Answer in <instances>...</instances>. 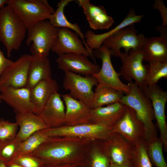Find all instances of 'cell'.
<instances>
[{"label":"cell","mask_w":167,"mask_h":167,"mask_svg":"<svg viewBox=\"0 0 167 167\" xmlns=\"http://www.w3.org/2000/svg\"><path fill=\"white\" fill-rule=\"evenodd\" d=\"M90 139L68 137H51L29 154L45 163L71 164L82 167L85 157L84 149Z\"/></svg>","instance_id":"obj_1"},{"label":"cell","mask_w":167,"mask_h":167,"mask_svg":"<svg viewBox=\"0 0 167 167\" xmlns=\"http://www.w3.org/2000/svg\"><path fill=\"white\" fill-rule=\"evenodd\" d=\"M128 85L130 92L123 95L119 102L134 110L137 118L144 126V139L148 144L158 138L153 122L155 118L151 102L135 82H129Z\"/></svg>","instance_id":"obj_2"},{"label":"cell","mask_w":167,"mask_h":167,"mask_svg":"<svg viewBox=\"0 0 167 167\" xmlns=\"http://www.w3.org/2000/svg\"><path fill=\"white\" fill-rule=\"evenodd\" d=\"M27 29L10 5L6 4L0 9V42L5 47L8 58L13 50L21 46Z\"/></svg>","instance_id":"obj_3"},{"label":"cell","mask_w":167,"mask_h":167,"mask_svg":"<svg viewBox=\"0 0 167 167\" xmlns=\"http://www.w3.org/2000/svg\"><path fill=\"white\" fill-rule=\"evenodd\" d=\"M6 4L27 28L49 20L55 11L47 0H8Z\"/></svg>","instance_id":"obj_4"},{"label":"cell","mask_w":167,"mask_h":167,"mask_svg":"<svg viewBox=\"0 0 167 167\" xmlns=\"http://www.w3.org/2000/svg\"><path fill=\"white\" fill-rule=\"evenodd\" d=\"M58 28L48 20L42 21L27 28L26 45L32 56L48 57L55 40Z\"/></svg>","instance_id":"obj_5"},{"label":"cell","mask_w":167,"mask_h":167,"mask_svg":"<svg viewBox=\"0 0 167 167\" xmlns=\"http://www.w3.org/2000/svg\"><path fill=\"white\" fill-rule=\"evenodd\" d=\"M111 127L93 123L74 126L63 125L42 130L50 137H68L86 139L92 141L100 140L107 138L111 134Z\"/></svg>","instance_id":"obj_6"},{"label":"cell","mask_w":167,"mask_h":167,"mask_svg":"<svg viewBox=\"0 0 167 167\" xmlns=\"http://www.w3.org/2000/svg\"><path fill=\"white\" fill-rule=\"evenodd\" d=\"M119 57L122 66L119 73L125 80L130 82L134 80L143 91L147 87L146 78L148 65L143 64L144 55L142 49L131 50L128 53H121Z\"/></svg>","instance_id":"obj_7"},{"label":"cell","mask_w":167,"mask_h":167,"mask_svg":"<svg viewBox=\"0 0 167 167\" xmlns=\"http://www.w3.org/2000/svg\"><path fill=\"white\" fill-rule=\"evenodd\" d=\"M134 24L121 29L106 39L103 45L109 50L111 55L119 57L123 48L125 52L143 48L146 38L143 34H137Z\"/></svg>","instance_id":"obj_8"},{"label":"cell","mask_w":167,"mask_h":167,"mask_svg":"<svg viewBox=\"0 0 167 167\" xmlns=\"http://www.w3.org/2000/svg\"><path fill=\"white\" fill-rule=\"evenodd\" d=\"M92 52L94 57L101 59L102 62L99 71L93 75L96 79L98 85L110 87L123 94H128L130 92V88L128 84L121 81L119 73L114 68L109 49L102 45Z\"/></svg>","instance_id":"obj_9"},{"label":"cell","mask_w":167,"mask_h":167,"mask_svg":"<svg viewBox=\"0 0 167 167\" xmlns=\"http://www.w3.org/2000/svg\"><path fill=\"white\" fill-rule=\"evenodd\" d=\"M63 86L69 90V94L72 98L82 101L91 109L94 92L92 88L98 84L93 76H81L69 71H65Z\"/></svg>","instance_id":"obj_10"},{"label":"cell","mask_w":167,"mask_h":167,"mask_svg":"<svg viewBox=\"0 0 167 167\" xmlns=\"http://www.w3.org/2000/svg\"><path fill=\"white\" fill-rule=\"evenodd\" d=\"M98 141L97 145L111 163L122 164L131 160L134 145L120 135L111 133L106 139Z\"/></svg>","instance_id":"obj_11"},{"label":"cell","mask_w":167,"mask_h":167,"mask_svg":"<svg viewBox=\"0 0 167 167\" xmlns=\"http://www.w3.org/2000/svg\"><path fill=\"white\" fill-rule=\"evenodd\" d=\"M110 132L120 135L134 145L145 139L144 126L137 118L134 110L126 106L123 114L111 127Z\"/></svg>","instance_id":"obj_12"},{"label":"cell","mask_w":167,"mask_h":167,"mask_svg":"<svg viewBox=\"0 0 167 167\" xmlns=\"http://www.w3.org/2000/svg\"><path fill=\"white\" fill-rule=\"evenodd\" d=\"M32 58V55H23L4 71L0 76L1 92L10 87H25Z\"/></svg>","instance_id":"obj_13"},{"label":"cell","mask_w":167,"mask_h":167,"mask_svg":"<svg viewBox=\"0 0 167 167\" xmlns=\"http://www.w3.org/2000/svg\"><path fill=\"white\" fill-rule=\"evenodd\" d=\"M143 91L151 102L160 132L159 138L162 143L163 149L167 152V124L165 109L167 101V92L157 85L148 86Z\"/></svg>","instance_id":"obj_14"},{"label":"cell","mask_w":167,"mask_h":167,"mask_svg":"<svg viewBox=\"0 0 167 167\" xmlns=\"http://www.w3.org/2000/svg\"><path fill=\"white\" fill-rule=\"evenodd\" d=\"M75 32L66 28H58L57 35L51 51L58 56L70 53L91 55Z\"/></svg>","instance_id":"obj_15"},{"label":"cell","mask_w":167,"mask_h":167,"mask_svg":"<svg viewBox=\"0 0 167 167\" xmlns=\"http://www.w3.org/2000/svg\"><path fill=\"white\" fill-rule=\"evenodd\" d=\"M88 57L83 54L70 53L58 56L56 62L59 68L64 72L93 75L97 73L101 68L96 63L90 61Z\"/></svg>","instance_id":"obj_16"},{"label":"cell","mask_w":167,"mask_h":167,"mask_svg":"<svg viewBox=\"0 0 167 167\" xmlns=\"http://www.w3.org/2000/svg\"><path fill=\"white\" fill-rule=\"evenodd\" d=\"M62 96L66 105L64 125L68 126L91 123V109L84 102L65 94Z\"/></svg>","instance_id":"obj_17"},{"label":"cell","mask_w":167,"mask_h":167,"mask_svg":"<svg viewBox=\"0 0 167 167\" xmlns=\"http://www.w3.org/2000/svg\"><path fill=\"white\" fill-rule=\"evenodd\" d=\"M61 96L58 92L52 95L37 115L50 128L65 124V107Z\"/></svg>","instance_id":"obj_18"},{"label":"cell","mask_w":167,"mask_h":167,"mask_svg":"<svg viewBox=\"0 0 167 167\" xmlns=\"http://www.w3.org/2000/svg\"><path fill=\"white\" fill-rule=\"evenodd\" d=\"M30 91L26 87H10L1 92V98L12 108L16 113H34L35 106L31 100Z\"/></svg>","instance_id":"obj_19"},{"label":"cell","mask_w":167,"mask_h":167,"mask_svg":"<svg viewBox=\"0 0 167 167\" xmlns=\"http://www.w3.org/2000/svg\"><path fill=\"white\" fill-rule=\"evenodd\" d=\"M76 2L81 7L89 27L94 30L108 29L114 23L113 18L108 15L102 6L91 4L89 0H78Z\"/></svg>","instance_id":"obj_20"},{"label":"cell","mask_w":167,"mask_h":167,"mask_svg":"<svg viewBox=\"0 0 167 167\" xmlns=\"http://www.w3.org/2000/svg\"><path fill=\"white\" fill-rule=\"evenodd\" d=\"M143 16V15H136L134 9H131L123 20L108 32L96 34L90 30L87 31L84 35L87 46L92 51L98 49L106 39L119 30L140 21Z\"/></svg>","instance_id":"obj_21"},{"label":"cell","mask_w":167,"mask_h":167,"mask_svg":"<svg viewBox=\"0 0 167 167\" xmlns=\"http://www.w3.org/2000/svg\"><path fill=\"white\" fill-rule=\"evenodd\" d=\"M59 86L52 78L38 82L30 89L31 101L35 106L34 113L38 115L51 96L58 92Z\"/></svg>","instance_id":"obj_22"},{"label":"cell","mask_w":167,"mask_h":167,"mask_svg":"<svg viewBox=\"0 0 167 167\" xmlns=\"http://www.w3.org/2000/svg\"><path fill=\"white\" fill-rule=\"evenodd\" d=\"M126 108V105L117 102L91 109V123L111 127L122 116Z\"/></svg>","instance_id":"obj_23"},{"label":"cell","mask_w":167,"mask_h":167,"mask_svg":"<svg viewBox=\"0 0 167 167\" xmlns=\"http://www.w3.org/2000/svg\"><path fill=\"white\" fill-rule=\"evenodd\" d=\"M16 122L19 127L16 137L23 141L35 133L49 127L32 112L16 113Z\"/></svg>","instance_id":"obj_24"},{"label":"cell","mask_w":167,"mask_h":167,"mask_svg":"<svg viewBox=\"0 0 167 167\" xmlns=\"http://www.w3.org/2000/svg\"><path fill=\"white\" fill-rule=\"evenodd\" d=\"M51 75V68L48 57L32 56L25 87L30 89L40 81L52 78Z\"/></svg>","instance_id":"obj_25"},{"label":"cell","mask_w":167,"mask_h":167,"mask_svg":"<svg viewBox=\"0 0 167 167\" xmlns=\"http://www.w3.org/2000/svg\"><path fill=\"white\" fill-rule=\"evenodd\" d=\"M142 49L149 63L167 62V39L161 36L146 38Z\"/></svg>","instance_id":"obj_26"},{"label":"cell","mask_w":167,"mask_h":167,"mask_svg":"<svg viewBox=\"0 0 167 167\" xmlns=\"http://www.w3.org/2000/svg\"><path fill=\"white\" fill-rule=\"evenodd\" d=\"M73 0H61L57 4L56 11L51 15L48 20L51 24L57 28H66L74 31L81 38L82 41L86 49L91 55V58L94 61H96L95 57L91 51L87 46L85 41L84 35L81 31L78 25L76 23L70 22L66 17L64 12L65 7Z\"/></svg>","instance_id":"obj_27"},{"label":"cell","mask_w":167,"mask_h":167,"mask_svg":"<svg viewBox=\"0 0 167 167\" xmlns=\"http://www.w3.org/2000/svg\"><path fill=\"white\" fill-rule=\"evenodd\" d=\"M123 94L106 86L98 85L94 92L91 109L120 102Z\"/></svg>","instance_id":"obj_28"},{"label":"cell","mask_w":167,"mask_h":167,"mask_svg":"<svg viewBox=\"0 0 167 167\" xmlns=\"http://www.w3.org/2000/svg\"><path fill=\"white\" fill-rule=\"evenodd\" d=\"M51 138L45 135L42 131L36 132L21 142L18 155L31 153Z\"/></svg>","instance_id":"obj_29"},{"label":"cell","mask_w":167,"mask_h":167,"mask_svg":"<svg viewBox=\"0 0 167 167\" xmlns=\"http://www.w3.org/2000/svg\"><path fill=\"white\" fill-rule=\"evenodd\" d=\"M22 142L15 136L1 142L0 144V160L6 164L13 161L19 154Z\"/></svg>","instance_id":"obj_30"},{"label":"cell","mask_w":167,"mask_h":167,"mask_svg":"<svg viewBox=\"0 0 167 167\" xmlns=\"http://www.w3.org/2000/svg\"><path fill=\"white\" fill-rule=\"evenodd\" d=\"M131 161L135 167H152L144 139L140 140L134 145Z\"/></svg>","instance_id":"obj_31"},{"label":"cell","mask_w":167,"mask_h":167,"mask_svg":"<svg viewBox=\"0 0 167 167\" xmlns=\"http://www.w3.org/2000/svg\"><path fill=\"white\" fill-rule=\"evenodd\" d=\"M163 78H167V62L149 63L146 78L147 86L156 85Z\"/></svg>","instance_id":"obj_32"},{"label":"cell","mask_w":167,"mask_h":167,"mask_svg":"<svg viewBox=\"0 0 167 167\" xmlns=\"http://www.w3.org/2000/svg\"><path fill=\"white\" fill-rule=\"evenodd\" d=\"M147 144L148 155L152 163L156 167H167L163 154V147L160 138Z\"/></svg>","instance_id":"obj_33"},{"label":"cell","mask_w":167,"mask_h":167,"mask_svg":"<svg viewBox=\"0 0 167 167\" xmlns=\"http://www.w3.org/2000/svg\"><path fill=\"white\" fill-rule=\"evenodd\" d=\"M110 163L108 157L97 144L93 148L89 158H85L81 167H110Z\"/></svg>","instance_id":"obj_34"},{"label":"cell","mask_w":167,"mask_h":167,"mask_svg":"<svg viewBox=\"0 0 167 167\" xmlns=\"http://www.w3.org/2000/svg\"><path fill=\"white\" fill-rule=\"evenodd\" d=\"M18 125L15 122L3 119L0 120V141L3 142L15 138L17 133Z\"/></svg>","instance_id":"obj_35"},{"label":"cell","mask_w":167,"mask_h":167,"mask_svg":"<svg viewBox=\"0 0 167 167\" xmlns=\"http://www.w3.org/2000/svg\"><path fill=\"white\" fill-rule=\"evenodd\" d=\"M23 167H43L44 162L30 154L18 155L13 161Z\"/></svg>","instance_id":"obj_36"},{"label":"cell","mask_w":167,"mask_h":167,"mask_svg":"<svg viewBox=\"0 0 167 167\" xmlns=\"http://www.w3.org/2000/svg\"><path fill=\"white\" fill-rule=\"evenodd\" d=\"M154 8L158 10L160 12L162 19V25H167V9L164 5L162 0H156L153 4Z\"/></svg>","instance_id":"obj_37"},{"label":"cell","mask_w":167,"mask_h":167,"mask_svg":"<svg viewBox=\"0 0 167 167\" xmlns=\"http://www.w3.org/2000/svg\"><path fill=\"white\" fill-rule=\"evenodd\" d=\"M13 62L5 57L0 48V76L4 71L12 65Z\"/></svg>","instance_id":"obj_38"},{"label":"cell","mask_w":167,"mask_h":167,"mask_svg":"<svg viewBox=\"0 0 167 167\" xmlns=\"http://www.w3.org/2000/svg\"><path fill=\"white\" fill-rule=\"evenodd\" d=\"M78 166L71 164H53L45 163L43 167H77Z\"/></svg>","instance_id":"obj_39"},{"label":"cell","mask_w":167,"mask_h":167,"mask_svg":"<svg viewBox=\"0 0 167 167\" xmlns=\"http://www.w3.org/2000/svg\"><path fill=\"white\" fill-rule=\"evenodd\" d=\"M110 167H135L131 160L127 162L122 164L110 163Z\"/></svg>","instance_id":"obj_40"},{"label":"cell","mask_w":167,"mask_h":167,"mask_svg":"<svg viewBox=\"0 0 167 167\" xmlns=\"http://www.w3.org/2000/svg\"><path fill=\"white\" fill-rule=\"evenodd\" d=\"M156 29L161 33V35L165 39H167V26H159L156 27Z\"/></svg>","instance_id":"obj_41"},{"label":"cell","mask_w":167,"mask_h":167,"mask_svg":"<svg viewBox=\"0 0 167 167\" xmlns=\"http://www.w3.org/2000/svg\"><path fill=\"white\" fill-rule=\"evenodd\" d=\"M6 167H23L14 161L6 163Z\"/></svg>","instance_id":"obj_42"},{"label":"cell","mask_w":167,"mask_h":167,"mask_svg":"<svg viewBox=\"0 0 167 167\" xmlns=\"http://www.w3.org/2000/svg\"><path fill=\"white\" fill-rule=\"evenodd\" d=\"M8 0H0V9L3 6L6 4Z\"/></svg>","instance_id":"obj_43"},{"label":"cell","mask_w":167,"mask_h":167,"mask_svg":"<svg viewBox=\"0 0 167 167\" xmlns=\"http://www.w3.org/2000/svg\"><path fill=\"white\" fill-rule=\"evenodd\" d=\"M0 167H6V163L0 160Z\"/></svg>","instance_id":"obj_44"},{"label":"cell","mask_w":167,"mask_h":167,"mask_svg":"<svg viewBox=\"0 0 167 167\" xmlns=\"http://www.w3.org/2000/svg\"><path fill=\"white\" fill-rule=\"evenodd\" d=\"M2 101L1 98V96H0V103L2 102Z\"/></svg>","instance_id":"obj_45"},{"label":"cell","mask_w":167,"mask_h":167,"mask_svg":"<svg viewBox=\"0 0 167 167\" xmlns=\"http://www.w3.org/2000/svg\"><path fill=\"white\" fill-rule=\"evenodd\" d=\"M1 142L0 141V144L1 143Z\"/></svg>","instance_id":"obj_46"},{"label":"cell","mask_w":167,"mask_h":167,"mask_svg":"<svg viewBox=\"0 0 167 167\" xmlns=\"http://www.w3.org/2000/svg\"><path fill=\"white\" fill-rule=\"evenodd\" d=\"M77 167H79V166H78Z\"/></svg>","instance_id":"obj_47"}]
</instances>
